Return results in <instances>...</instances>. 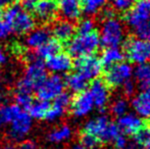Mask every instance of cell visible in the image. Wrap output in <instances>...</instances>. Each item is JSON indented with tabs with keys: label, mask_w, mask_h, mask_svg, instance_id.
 Returning a JSON list of instances; mask_svg holds the SVG:
<instances>
[{
	"label": "cell",
	"mask_w": 150,
	"mask_h": 149,
	"mask_svg": "<svg viewBox=\"0 0 150 149\" xmlns=\"http://www.w3.org/2000/svg\"><path fill=\"white\" fill-rule=\"evenodd\" d=\"M146 123H147V124H148V125L150 126V119H148V121H146Z\"/></svg>",
	"instance_id": "cell-48"
},
{
	"label": "cell",
	"mask_w": 150,
	"mask_h": 149,
	"mask_svg": "<svg viewBox=\"0 0 150 149\" xmlns=\"http://www.w3.org/2000/svg\"><path fill=\"white\" fill-rule=\"evenodd\" d=\"M122 20L136 31L150 20V0H137L130 9L122 13Z\"/></svg>",
	"instance_id": "cell-6"
},
{
	"label": "cell",
	"mask_w": 150,
	"mask_h": 149,
	"mask_svg": "<svg viewBox=\"0 0 150 149\" xmlns=\"http://www.w3.org/2000/svg\"><path fill=\"white\" fill-rule=\"evenodd\" d=\"M2 149H18V147H16L14 144H5Z\"/></svg>",
	"instance_id": "cell-43"
},
{
	"label": "cell",
	"mask_w": 150,
	"mask_h": 149,
	"mask_svg": "<svg viewBox=\"0 0 150 149\" xmlns=\"http://www.w3.org/2000/svg\"><path fill=\"white\" fill-rule=\"evenodd\" d=\"M9 125L10 128L8 131V136L13 141H18L31 131L32 117L26 110L22 109L13 117Z\"/></svg>",
	"instance_id": "cell-10"
},
{
	"label": "cell",
	"mask_w": 150,
	"mask_h": 149,
	"mask_svg": "<svg viewBox=\"0 0 150 149\" xmlns=\"http://www.w3.org/2000/svg\"><path fill=\"white\" fill-rule=\"evenodd\" d=\"M61 51V43L56 39H51L50 38L45 44L41 47L37 48L34 52L35 57L37 59H47L48 57L54 55Z\"/></svg>",
	"instance_id": "cell-21"
},
{
	"label": "cell",
	"mask_w": 150,
	"mask_h": 149,
	"mask_svg": "<svg viewBox=\"0 0 150 149\" xmlns=\"http://www.w3.org/2000/svg\"><path fill=\"white\" fill-rule=\"evenodd\" d=\"M16 104H18L22 109L28 110L30 105L32 104V102H33L32 94L26 93V92H16Z\"/></svg>",
	"instance_id": "cell-31"
},
{
	"label": "cell",
	"mask_w": 150,
	"mask_h": 149,
	"mask_svg": "<svg viewBox=\"0 0 150 149\" xmlns=\"http://www.w3.org/2000/svg\"><path fill=\"white\" fill-rule=\"evenodd\" d=\"M12 0H0V9L1 8H6L11 4Z\"/></svg>",
	"instance_id": "cell-42"
},
{
	"label": "cell",
	"mask_w": 150,
	"mask_h": 149,
	"mask_svg": "<svg viewBox=\"0 0 150 149\" xmlns=\"http://www.w3.org/2000/svg\"><path fill=\"white\" fill-rule=\"evenodd\" d=\"M18 149H37V146H36V144L33 141L27 140V141H24L21 144Z\"/></svg>",
	"instance_id": "cell-40"
},
{
	"label": "cell",
	"mask_w": 150,
	"mask_h": 149,
	"mask_svg": "<svg viewBox=\"0 0 150 149\" xmlns=\"http://www.w3.org/2000/svg\"><path fill=\"white\" fill-rule=\"evenodd\" d=\"M100 45L104 48L117 47L124 41V28L119 20L113 18H105L101 31Z\"/></svg>",
	"instance_id": "cell-5"
},
{
	"label": "cell",
	"mask_w": 150,
	"mask_h": 149,
	"mask_svg": "<svg viewBox=\"0 0 150 149\" xmlns=\"http://www.w3.org/2000/svg\"><path fill=\"white\" fill-rule=\"evenodd\" d=\"M71 137V129L67 125H61L48 134V140L52 143H61Z\"/></svg>",
	"instance_id": "cell-27"
},
{
	"label": "cell",
	"mask_w": 150,
	"mask_h": 149,
	"mask_svg": "<svg viewBox=\"0 0 150 149\" xmlns=\"http://www.w3.org/2000/svg\"><path fill=\"white\" fill-rule=\"evenodd\" d=\"M6 59H7V56H6L5 52H4L2 49H0V68L5 64Z\"/></svg>",
	"instance_id": "cell-41"
},
{
	"label": "cell",
	"mask_w": 150,
	"mask_h": 149,
	"mask_svg": "<svg viewBox=\"0 0 150 149\" xmlns=\"http://www.w3.org/2000/svg\"><path fill=\"white\" fill-rule=\"evenodd\" d=\"M2 14H3V13H2V12H1V9H0V20H2Z\"/></svg>",
	"instance_id": "cell-46"
},
{
	"label": "cell",
	"mask_w": 150,
	"mask_h": 149,
	"mask_svg": "<svg viewBox=\"0 0 150 149\" xmlns=\"http://www.w3.org/2000/svg\"><path fill=\"white\" fill-rule=\"evenodd\" d=\"M71 112L77 117H85L93 109L94 102L89 91H83L76 94L75 97L71 101Z\"/></svg>",
	"instance_id": "cell-13"
},
{
	"label": "cell",
	"mask_w": 150,
	"mask_h": 149,
	"mask_svg": "<svg viewBox=\"0 0 150 149\" xmlns=\"http://www.w3.org/2000/svg\"><path fill=\"white\" fill-rule=\"evenodd\" d=\"M122 53L130 62L145 64L150 59V41L129 36L122 41Z\"/></svg>",
	"instance_id": "cell-4"
},
{
	"label": "cell",
	"mask_w": 150,
	"mask_h": 149,
	"mask_svg": "<svg viewBox=\"0 0 150 149\" xmlns=\"http://www.w3.org/2000/svg\"><path fill=\"white\" fill-rule=\"evenodd\" d=\"M50 107L49 101H45L38 98L37 100H33L32 104L28 109V113L31 115L32 119H45L46 113Z\"/></svg>",
	"instance_id": "cell-26"
},
{
	"label": "cell",
	"mask_w": 150,
	"mask_h": 149,
	"mask_svg": "<svg viewBox=\"0 0 150 149\" xmlns=\"http://www.w3.org/2000/svg\"><path fill=\"white\" fill-rule=\"evenodd\" d=\"M143 146H144V148H146V149H150V138H149L148 141H147Z\"/></svg>",
	"instance_id": "cell-45"
},
{
	"label": "cell",
	"mask_w": 150,
	"mask_h": 149,
	"mask_svg": "<svg viewBox=\"0 0 150 149\" xmlns=\"http://www.w3.org/2000/svg\"><path fill=\"white\" fill-rule=\"evenodd\" d=\"M1 101H2V95H1V93H0V103H1Z\"/></svg>",
	"instance_id": "cell-47"
},
{
	"label": "cell",
	"mask_w": 150,
	"mask_h": 149,
	"mask_svg": "<svg viewBox=\"0 0 150 149\" xmlns=\"http://www.w3.org/2000/svg\"><path fill=\"white\" fill-rule=\"evenodd\" d=\"M88 80L86 79L84 76L79 74L78 72H75L73 74H69L65 78L64 80V85L67 87V89L71 92L75 94L81 93V92L85 91L88 87Z\"/></svg>",
	"instance_id": "cell-19"
},
{
	"label": "cell",
	"mask_w": 150,
	"mask_h": 149,
	"mask_svg": "<svg viewBox=\"0 0 150 149\" xmlns=\"http://www.w3.org/2000/svg\"><path fill=\"white\" fill-rule=\"evenodd\" d=\"M76 33V27L73 22L67 20H60L53 25L51 34H53L54 39L58 40L60 43L69 42Z\"/></svg>",
	"instance_id": "cell-17"
},
{
	"label": "cell",
	"mask_w": 150,
	"mask_h": 149,
	"mask_svg": "<svg viewBox=\"0 0 150 149\" xmlns=\"http://www.w3.org/2000/svg\"><path fill=\"white\" fill-rule=\"evenodd\" d=\"M135 77L143 91H148L150 87V64H140L135 70Z\"/></svg>",
	"instance_id": "cell-25"
},
{
	"label": "cell",
	"mask_w": 150,
	"mask_h": 149,
	"mask_svg": "<svg viewBox=\"0 0 150 149\" xmlns=\"http://www.w3.org/2000/svg\"><path fill=\"white\" fill-rule=\"evenodd\" d=\"M106 0H81L82 10L87 14H95L102 9Z\"/></svg>",
	"instance_id": "cell-28"
},
{
	"label": "cell",
	"mask_w": 150,
	"mask_h": 149,
	"mask_svg": "<svg viewBox=\"0 0 150 149\" xmlns=\"http://www.w3.org/2000/svg\"><path fill=\"white\" fill-rule=\"evenodd\" d=\"M69 149H88V148L84 147V146H82V145H75V146H71V147Z\"/></svg>",
	"instance_id": "cell-44"
},
{
	"label": "cell",
	"mask_w": 150,
	"mask_h": 149,
	"mask_svg": "<svg viewBox=\"0 0 150 149\" xmlns=\"http://www.w3.org/2000/svg\"><path fill=\"white\" fill-rule=\"evenodd\" d=\"M74 66L76 72L84 76L88 81L99 78L103 71L100 58L95 56L94 54L78 57L74 64Z\"/></svg>",
	"instance_id": "cell-9"
},
{
	"label": "cell",
	"mask_w": 150,
	"mask_h": 149,
	"mask_svg": "<svg viewBox=\"0 0 150 149\" xmlns=\"http://www.w3.org/2000/svg\"><path fill=\"white\" fill-rule=\"evenodd\" d=\"M137 35L141 38V39L147 40V41H150V20L147 23H145L144 25L138 28L136 31H135Z\"/></svg>",
	"instance_id": "cell-36"
},
{
	"label": "cell",
	"mask_w": 150,
	"mask_h": 149,
	"mask_svg": "<svg viewBox=\"0 0 150 149\" xmlns=\"http://www.w3.org/2000/svg\"><path fill=\"white\" fill-rule=\"evenodd\" d=\"M47 77V70L41 59H33L29 61L24 76L16 83V92L31 93Z\"/></svg>",
	"instance_id": "cell-3"
},
{
	"label": "cell",
	"mask_w": 150,
	"mask_h": 149,
	"mask_svg": "<svg viewBox=\"0 0 150 149\" xmlns=\"http://www.w3.org/2000/svg\"><path fill=\"white\" fill-rule=\"evenodd\" d=\"M113 144H115V147L117 149H124L127 147V139L122 134H119L117 137L113 140Z\"/></svg>",
	"instance_id": "cell-38"
},
{
	"label": "cell",
	"mask_w": 150,
	"mask_h": 149,
	"mask_svg": "<svg viewBox=\"0 0 150 149\" xmlns=\"http://www.w3.org/2000/svg\"><path fill=\"white\" fill-rule=\"evenodd\" d=\"M109 123L108 119L105 115H100L98 117H95L93 119H90L85 124L82 132L83 133L91 134L93 136H96L97 138H100L101 134L103 133L104 129L106 128L107 124ZM100 140V139H99Z\"/></svg>",
	"instance_id": "cell-20"
},
{
	"label": "cell",
	"mask_w": 150,
	"mask_h": 149,
	"mask_svg": "<svg viewBox=\"0 0 150 149\" xmlns=\"http://www.w3.org/2000/svg\"><path fill=\"white\" fill-rule=\"evenodd\" d=\"M46 70L55 75H61L69 73L74 68L71 56L69 53L58 52L46 59Z\"/></svg>",
	"instance_id": "cell-12"
},
{
	"label": "cell",
	"mask_w": 150,
	"mask_h": 149,
	"mask_svg": "<svg viewBox=\"0 0 150 149\" xmlns=\"http://www.w3.org/2000/svg\"><path fill=\"white\" fill-rule=\"evenodd\" d=\"M89 92L93 98L94 104L103 113V112H105V107H106V104L109 100L110 88L105 84L103 79L96 78V79L92 80Z\"/></svg>",
	"instance_id": "cell-11"
},
{
	"label": "cell",
	"mask_w": 150,
	"mask_h": 149,
	"mask_svg": "<svg viewBox=\"0 0 150 149\" xmlns=\"http://www.w3.org/2000/svg\"><path fill=\"white\" fill-rule=\"evenodd\" d=\"M64 87V80L61 76L52 74L51 76H47L35 91L39 99L50 101L63 92Z\"/></svg>",
	"instance_id": "cell-8"
},
{
	"label": "cell",
	"mask_w": 150,
	"mask_h": 149,
	"mask_svg": "<svg viewBox=\"0 0 150 149\" xmlns=\"http://www.w3.org/2000/svg\"><path fill=\"white\" fill-rule=\"evenodd\" d=\"M95 30V25L91 18H84L81 22H79L76 31L78 34H88Z\"/></svg>",
	"instance_id": "cell-33"
},
{
	"label": "cell",
	"mask_w": 150,
	"mask_h": 149,
	"mask_svg": "<svg viewBox=\"0 0 150 149\" xmlns=\"http://www.w3.org/2000/svg\"><path fill=\"white\" fill-rule=\"evenodd\" d=\"M120 132V129H119V127H117V124L109 121V123L107 124L106 128L104 129V131H103V133L101 134V136H100L99 139H100V141L102 144L108 143V142H111V141L115 140V138L119 135Z\"/></svg>",
	"instance_id": "cell-29"
},
{
	"label": "cell",
	"mask_w": 150,
	"mask_h": 149,
	"mask_svg": "<svg viewBox=\"0 0 150 149\" xmlns=\"http://www.w3.org/2000/svg\"><path fill=\"white\" fill-rule=\"evenodd\" d=\"M145 121H143L140 117L132 114H124L120 117L117 121V127L120 131L122 132L125 135L133 136L141 127H143Z\"/></svg>",
	"instance_id": "cell-18"
},
{
	"label": "cell",
	"mask_w": 150,
	"mask_h": 149,
	"mask_svg": "<svg viewBox=\"0 0 150 149\" xmlns=\"http://www.w3.org/2000/svg\"><path fill=\"white\" fill-rule=\"evenodd\" d=\"M128 107H129L128 101L126 99H124V98H120V99L115 101V103L112 104L111 112H112L115 115H117V117H122V115H124L126 113Z\"/></svg>",
	"instance_id": "cell-34"
},
{
	"label": "cell",
	"mask_w": 150,
	"mask_h": 149,
	"mask_svg": "<svg viewBox=\"0 0 150 149\" xmlns=\"http://www.w3.org/2000/svg\"><path fill=\"white\" fill-rule=\"evenodd\" d=\"M111 2H112V6L115 9L125 12L130 9L136 3L137 0H111Z\"/></svg>",
	"instance_id": "cell-35"
},
{
	"label": "cell",
	"mask_w": 150,
	"mask_h": 149,
	"mask_svg": "<svg viewBox=\"0 0 150 149\" xmlns=\"http://www.w3.org/2000/svg\"><path fill=\"white\" fill-rule=\"evenodd\" d=\"M57 12L63 20L74 22L80 18L82 14L81 0H55Z\"/></svg>",
	"instance_id": "cell-15"
},
{
	"label": "cell",
	"mask_w": 150,
	"mask_h": 149,
	"mask_svg": "<svg viewBox=\"0 0 150 149\" xmlns=\"http://www.w3.org/2000/svg\"><path fill=\"white\" fill-rule=\"evenodd\" d=\"M32 10L35 16L42 23H49L54 20L57 13L55 0H36Z\"/></svg>",
	"instance_id": "cell-14"
},
{
	"label": "cell",
	"mask_w": 150,
	"mask_h": 149,
	"mask_svg": "<svg viewBox=\"0 0 150 149\" xmlns=\"http://www.w3.org/2000/svg\"><path fill=\"white\" fill-rule=\"evenodd\" d=\"M22 110L18 104L0 105V128L9 125L13 117Z\"/></svg>",
	"instance_id": "cell-24"
},
{
	"label": "cell",
	"mask_w": 150,
	"mask_h": 149,
	"mask_svg": "<svg viewBox=\"0 0 150 149\" xmlns=\"http://www.w3.org/2000/svg\"><path fill=\"white\" fill-rule=\"evenodd\" d=\"M124 58V53L117 47H107L104 48L102 54H101L100 61L103 70H104V68H107L112 64L122 61Z\"/></svg>",
	"instance_id": "cell-23"
},
{
	"label": "cell",
	"mask_w": 150,
	"mask_h": 149,
	"mask_svg": "<svg viewBox=\"0 0 150 149\" xmlns=\"http://www.w3.org/2000/svg\"><path fill=\"white\" fill-rule=\"evenodd\" d=\"M133 74V68L128 62L120 61L104 68L103 81L110 89L122 86L125 82L131 79Z\"/></svg>",
	"instance_id": "cell-7"
},
{
	"label": "cell",
	"mask_w": 150,
	"mask_h": 149,
	"mask_svg": "<svg viewBox=\"0 0 150 149\" xmlns=\"http://www.w3.org/2000/svg\"><path fill=\"white\" fill-rule=\"evenodd\" d=\"M134 109L138 114L150 117V91H143L134 98L132 102Z\"/></svg>",
	"instance_id": "cell-22"
},
{
	"label": "cell",
	"mask_w": 150,
	"mask_h": 149,
	"mask_svg": "<svg viewBox=\"0 0 150 149\" xmlns=\"http://www.w3.org/2000/svg\"><path fill=\"white\" fill-rule=\"evenodd\" d=\"M10 33L11 32H10V30L7 27V25H6L4 22H2V20H0V40L3 39V38H5V37H7Z\"/></svg>",
	"instance_id": "cell-39"
},
{
	"label": "cell",
	"mask_w": 150,
	"mask_h": 149,
	"mask_svg": "<svg viewBox=\"0 0 150 149\" xmlns=\"http://www.w3.org/2000/svg\"><path fill=\"white\" fill-rule=\"evenodd\" d=\"M64 112H65V108L53 103L52 105H50L49 109H48L47 113H46L45 119H47V121H56V119H59V117H61L64 114Z\"/></svg>",
	"instance_id": "cell-32"
},
{
	"label": "cell",
	"mask_w": 150,
	"mask_h": 149,
	"mask_svg": "<svg viewBox=\"0 0 150 149\" xmlns=\"http://www.w3.org/2000/svg\"><path fill=\"white\" fill-rule=\"evenodd\" d=\"M0 84H1V78H0Z\"/></svg>",
	"instance_id": "cell-49"
},
{
	"label": "cell",
	"mask_w": 150,
	"mask_h": 149,
	"mask_svg": "<svg viewBox=\"0 0 150 149\" xmlns=\"http://www.w3.org/2000/svg\"><path fill=\"white\" fill-rule=\"evenodd\" d=\"M80 142H81L82 146H84V147L88 149H94L102 145L101 141L96 136H93L91 134L87 133H83V132H81V134H80Z\"/></svg>",
	"instance_id": "cell-30"
},
{
	"label": "cell",
	"mask_w": 150,
	"mask_h": 149,
	"mask_svg": "<svg viewBox=\"0 0 150 149\" xmlns=\"http://www.w3.org/2000/svg\"><path fill=\"white\" fill-rule=\"evenodd\" d=\"M99 36L96 30L88 34H77L67 42V53L76 58L94 54L100 46Z\"/></svg>",
	"instance_id": "cell-2"
},
{
	"label": "cell",
	"mask_w": 150,
	"mask_h": 149,
	"mask_svg": "<svg viewBox=\"0 0 150 149\" xmlns=\"http://www.w3.org/2000/svg\"><path fill=\"white\" fill-rule=\"evenodd\" d=\"M51 38V31L46 27H38L32 29L28 33L25 44L30 50H36L37 48L41 47Z\"/></svg>",
	"instance_id": "cell-16"
},
{
	"label": "cell",
	"mask_w": 150,
	"mask_h": 149,
	"mask_svg": "<svg viewBox=\"0 0 150 149\" xmlns=\"http://www.w3.org/2000/svg\"><path fill=\"white\" fill-rule=\"evenodd\" d=\"M135 87H136V85H135L134 82L131 81V79L128 80L127 82H125L122 84V89H124L125 95L128 96V97L129 96H132L135 92Z\"/></svg>",
	"instance_id": "cell-37"
},
{
	"label": "cell",
	"mask_w": 150,
	"mask_h": 149,
	"mask_svg": "<svg viewBox=\"0 0 150 149\" xmlns=\"http://www.w3.org/2000/svg\"><path fill=\"white\" fill-rule=\"evenodd\" d=\"M2 18L10 32L18 35L28 34L35 28V18L33 14L20 4H10L7 6L2 14Z\"/></svg>",
	"instance_id": "cell-1"
}]
</instances>
